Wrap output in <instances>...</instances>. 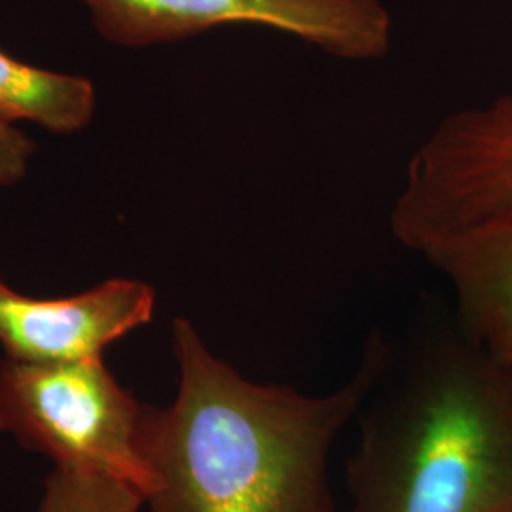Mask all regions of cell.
Here are the masks:
<instances>
[{"label": "cell", "instance_id": "obj_1", "mask_svg": "<svg viewBox=\"0 0 512 512\" xmlns=\"http://www.w3.org/2000/svg\"><path fill=\"white\" fill-rule=\"evenodd\" d=\"M179 385L145 404L148 512H338L330 454L389 363L380 340L353 378L323 395L258 384L205 346L188 319L171 329Z\"/></svg>", "mask_w": 512, "mask_h": 512}, {"label": "cell", "instance_id": "obj_2", "mask_svg": "<svg viewBox=\"0 0 512 512\" xmlns=\"http://www.w3.org/2000/svg\"><path fill=\"white\" fill-rule=\"evenodd\" d=\"M387 366L357 414L351 512H512V366L458 325Z\"/></svg>", "mask_w": 512, "mask_h": 512}, {"label": "cell", "instance_id": "obj_3", "mask_svg": "<svg viewBox=\"0 0 512 512\" xmlns=\"http://www.w3.org/2000/svg\"><path fill=\"white\" fill-rule=\"evenodd\" d=\"M145 404L103 357L73 363H0V433L55 467L114 476L147 499L152 475L141 452Z\"/></svg>", "mask_w": 512, "mask_h": 512}, {"label": "cell", "instance_id": "obj_4", "mask_svg": "<svg viewBox=\"0 0 512 512\" xmlns=\"http://www.w3.org/2000/svg\"><path fill=\"white\" fill-rule=\"evenodd\" d=\"M512 222V90L446 116L406 167L391 232L421 253L482 224Z\"/></svg>", "mask_w": 512, "mask_h": 512}, {"label": "cell", "instance_id": "obj_5", "mask_svg": "<svg viewBox=\"0 0 512 512\" xmlns=\"http://www.w3.org/2000/svg\"><path fill=\"white\" fill-rule=\"evenodd\" d=\"M101 37L126 48L177 42L224 25L289 33L342 59H380L391 18L380 0H82Z\"/></svg>", "mask_w": 512, "mask_h": 512}, {"label": "cell", "instance_id": "obj_6", "mask_svg": "<svg viewBox=\"0 0 512 512\" xmlns=\"http://www.w3.org/2000/svg\"><path fill=\"white\" fill-rule=\"evenodd\" d=\"M156 293L137 279H109L67 298H33L0 277V344L23 363L99 359L154 317Z\"/></svg>", "mask_w": 512, "mask_h": 512}, {"label": "cell", "instance_id": "obj_7", "mask_svg": "<svg viewBox=\"0 0 512 512\" xmlns=\"http://www.w3.org/2000/svg\"><path fill=\"white\" fill-rule=\"evenodd\" d=\"M450 281L459 330L512 366V222L475 226L420 253Z\"/></svg>", "mask_w": 512, "mask_h": 512}, {"label": "cell", "instance_id": "obj_8", "mask_svg": "<svg viewBox=\"0 0 512 512\" xmlns=\"http://www.w3.org/2000/svg\"><path fill=\"white\" fill-rule=\"evenodd\" d=\"M95 88L88 78L27 65L0 50V118L76 133L92 122Z\"/></svg>", "mask_w": 512, "mask_h": 512}, {"label": "cell", "instance_id": "obj_9", "mask_svg": "<svg viewBox=\"0 0 512 512\" xmlns=\"http://www.w3.org/2000/svg\"><path fill=\"white\" fill-rule=\"evenodd\" d=\"M145 497L114 476L55 467L35 512H139Z\"/></svg>", "mask_w": 512, "mask_h": 512}, {"label": "cell", "instance_id": "obj_10", "mask_svg": "<svg viewBox=\"0 0 512 512\" xmlns=\"http://www.w3.org/2000/svg\"><path fill=\"white\" fill-rule=\"evenodd\" d=\"M37 145L12 122L0 118V188L25 177Z\"/></svg>", "mask_w": 512, "mask_h": 512}]
</instances>
